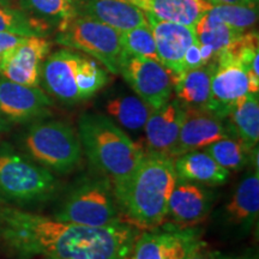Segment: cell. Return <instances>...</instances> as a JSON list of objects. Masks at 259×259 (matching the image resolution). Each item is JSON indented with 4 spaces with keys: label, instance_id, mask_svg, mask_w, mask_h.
Here are the masks:
<instances>
[{
    "label": "cell",
    "instance_id": "16",
    "mask_svg": "<svg viewBox=\"0 0 259 259\" xmlns=\"http://www.w3.org/2000/svg\"><path fill=\"white\" fill-rule=\"evenodd\" d=\"M145 14L153 29L158 61L174 78L185 71L184 57L187 48L196 40L194 27L158 21L149 12Z\"/></svg>",
    "mask_w": 259,
    "mask_h": 259
},
{
    "label": "cell",
    "instance_id": "37",
    "mask_svg": "<svg viewBox=\"0 0 259 259\" xmlns=\"http://www.w3.org/2000/svg\"><path fill=\"white\" fill-rule=\"evenodd\" d=\"M219 259H257V258L247 257V255H241V257H219Z\"/></svg>",
    "mask_w": 259,
    "mask_h": 259
},
{
    "label": "cell",
    "instance_id": "18",
    "mask_svg": "<svg viewBox=\"0 0 259 259\" xmlns=\"http://www.w3.org/2000/svg\"><path fill=\"white\" fill-rule=\"evenodd\" d=\"M76 15L87 16L118 31L148 24L147 14L128 0H72Z\"/></svg>",
    "mask_w": 259,
    "mask_h": 259
},
{
    "label": "cell",
    "instance_id": "14",
    "mask_svg": "<svg viewBox=\"0 0 259 259\" xmlns=\"http://www.w3.org/2000/svg\"><path fill=\"white\" fill-rule=\"evenodd\" d=\"M51 52V42L41 36H29L10 50L0 60V76L11 82L38 87L42 64Z\"/></svg>",
    "mask_w": 259,
    "mask_h": 259
},
{
    "label": "cell",
    "instance_id": "24",
    "mask_svg": "<svg viewBox=\"0 0 259 259\" xmlns=\"http://www.w3.org/2000/svg\"><path fill=\"white\" fill-rule=\"evenodd\" d=\"M106 111L122 127L138 131L144 128L145 122L154 109L138 96L122 95L109 100L106 105Z\"/></svg>",
    "mask_w": 259,
    "mask_h": 259
},
{
    "label": "cell",
    "instance_id": "22",
    "mask_svg": "<svg viewBox=\"0 0 259 259\" xmlns=\"http://www.w3.org/2000/svg\"><path fill=\"white\" fill-rule=\"evenodd\" d=\"M234 137L253 149L259 141V99L258 94L247 93L232 107L226 118Z\"/></svg>",
    "mask_w": 259,
    "mask_h": 259
},
{
    "label": "cell",
    "instance_id": "13",
    "mask_svg": "<svg viewBox=\"0 0 259 259\" xmlns=\"http://www.w3.org/2000/svg\"><path fill=\"white\" fill-rule=\"evenodd\" d=\"M53 101L38 87L0 78V113L10 124L36 121L50 114Z\"/></svg>",
    "mask_w": 259,
    "mask_h": 259
},
{
    "label": "cell",
    "instance_id": "5",
    "mask_svg": "<svg viewBox=\"0 0 259 259\" xmlns=\"http://www.w3.org/2000/svg\"><path fill=\"white\" fill-rule=\"evenodd\" d=\"M60 183L53 171L19 153L11 145L0 144V200L21 206L36 205L53 199Z\"/></svg>",
    "mask_w": 259,
    "mask_h": 259
},
{
    "label": "cell",
    "instance_id": "7",
    "mask_svg": "<svg viewBox=\"0 0 259 259\" xmlns=\"http://www.w3.org/2000/svg\"><path fill=\"white\" fill-rule=\"evenodd\" d=\"M59 221L88 227L126 223L112 183L107 178H87L76 184L54 213Z\"/></svg>",
    "mask_w": 259,
    "mask_h": 259
},
{
    "label": "cell",
    "instance_id": "6",
    "mask_svg": "<svg viewBox=\"0 0 259 259\" xmlns=\"http://www.w3.org/2000/svg\"><path fill=\"white\" fill-rule=\"evenodd\" d=\"M25 154L51 171H72L82 156L79 136L69 124L59 120H36L21 138Z\"/></svg>",
    "mask_w": 259,
    "mask_h": 259
},
{
    "label": "cell",
    "instance_id": "9",
    "mask_svg": "<svg viewBox=\"0 0 259 259\" xmlns=\"http://www.w3.org/2000/svg\"><path fill=\"white\" fill-rule=\"evenodd\" d=\"M141 100L153 109L160 108L173 94V76L160 61L128 56L122 52L119 74Z\"/></svg>",
    "mask_w": 259,
    "mask_h": 259
},
{
    "label": "cell",
    "instance_id": "30",
    "mask_svg": "<svg viewBox=\"0 0 259 259\" xmlns=\"http://www.w3.org/2000/svg\"><path fill=\"white\" fill-rule=\"evenodd\" d=\"M209 14L228 27L245 32L257 24L258 6L213 5Z\"/></svg>",
    "mask_w": 259,
    "mask_h": 259
},
{
    "label": "cell",
    "instance_id": "28",
    "mask_svg": "<svg viewBox=\"0 0 259 259\" xmlns=\"http://www.w3.org/2000/svg\"><path fill=\"white\" fill-rule=\"evenodd\" d=\"M122 52L128 56L148 58L158 61L155 38L150 23L120 32Z\"/></svg>",
    "mask_w": 259,
    "mask_h": 259
},
{
    "label": "cell",
    "instance_id": "31",
    "mask_svg": "<svg viewBox=\"0 0 259 259\" xmlns=\"http://www.w3.org/2000/svg\"><path fill=\"white\" fill-rule=\"evenodd\" d=\"M202 65L205 64L203 63L202 53H200V45L196 37L193 44L187 48L185 57H184V67H185L186 71L191 69H196V67L202 66Z\"/></svg>",
    "mask_w": 259,
    "mask_h": 259
},
{
    "label": "cell",
    "instance_id": "19",
    "mask_svg": "<svg viewBox=\"0 0 259 259\" xmlns=\"http://www.w3.org/2000/svg\"><path fill=\"white\" fill-rule=\"evenodd\" d=\"M259 211V171L244 178L225 206L226 223L247 232L257 221Z\"/></svg>",
    "mask_w": 259,
    "mask_h": 259
},
{
    "label": "cell",
    "instance_id": "1",
    "mask_svg": "<svg viewBox=\"0 0 259 259\" xmlns=\"http://www.w3.org/2000/svg\"><path fill=\"white\" fill-rule=\"evenodd\" d=\"M137 227H88L0 206V248L10 259H128Z\"/></svg>",
    "mask_w": 259,
    "mask_h": 259
},
{
    "label": "cell",
    "instance_id": "34",
    "mask_svg": "<svg viewBox=\"0 0 259 259\" xmlns=\"http://www.w3.org/2000/svg\"><path fill=\"white\" fill-rule=\"evenodd\" d=\"M212 5H246L258 6V0H208Z\"/></svg>",
    "mask_w": 259,
    "mask_h": 259
},
{
    "label": "cell",
    "instance_id": "8",
    "mask_svg": "<svg viewBox=\"0 0 259 259\" xmlns=\"http://www.w3.org/2000/svg\"><path fill=\"white\" fill-rule=\"evenodd\" d=\"M57 42L82 51L99 61L111 73L119 74L122 57L120 31L87 16L76 15L59 25Z\"/></svg>",
    "mask_w": 259,
    "mask_h": 259
},
{
    "label": "cell",
    "instance_id": "4",
    "mask_svg": "<svg viewBox=\"0 0 259 259\" xmlns=\"http://www.w3.org/2000/svg\"><path fill=\"white\" fill-rule=\"evenodd\" d=\"M40 82L58 101L74 105L99 93L108 83V72L94 58L66 48L48 54Z\"/></svg>",
    "mask_w": 259,
    "mask_h": 259
},
{
    "label": "cell",
    "instance_id": "12",
    "mask_svg": "<svg viewBox=\"0 0 259 259\" xmlns=\"http://www.w3.org/2000/svg\"><path fill=\"white\" fill-rule=\"evenodd\" d=\"M215 61L206 109L226 119L234 103L250 93V80L244 67L227 54L220 53Z\"/></svg>",
    "mask_w": 259,
    "mask_h": 259
},
{
    "label": "cell",
    "instance_id": "15",
    "mask_svg": "<svg viewBox=\"0 0 259 259\" xmlns=\"http://www.w3.org/2000/svg\"><path fill=\"white\" fill-rule=\"evenodd\" d=\"M213 204V192L197 183L178 179L168 203V215L173 225L191 228L203 222Z\"/></svg>",
    "mask_w": 259,
    "mask_h": 259
},
{
    "label": "cell",
    "instance_id": "25",
    "mask_svg": "<svg viewBox=\"0 0 259 259\" xmlns=\"http://www.w3.org/2000/svg\"><path fill=\"white\" fill-rule=\"evenodd\" d=\"M50 28L46 21L28 14L24 10L0 4V32L45 37Z\"/></svg>",
    "mask_w": 259,
    "mask_h": 259
},
{
    "label": "cell",
    "instance_id": "17",
    "mask_svg": "<svg viewBox=\"0 0 259 259\" xmlns=\"http://www.w3.org/2000/svg\"><path fill=\"white\" fill-rule=\"evenodd\" d=\"M184 107L178 100H169L154 109L144 125L148 153L171 157L183 121Z\"/></svg>",
    "mask_w": 259,
    "mask_h": 259
},
{
    "label": "cell",
    "instance_id": "27",
    "mask_svg": "<svg viewBox=\"0 0 259 259\" xmlns=\"http://www.w3.org/2000/svg\"><path fill=\"white\" fill-rule=\"evenodd\" d=\"M204 149V151L208 153L220 166L231 171L241 170L247 166L254 148H248L244 142L236 137H227L213 142Z\"/></svg>",
    "mask_w": 259,
    "mask_h": 259
},
{
    "label": "cell",
    "instance_id": "33",
    "mask_svg": "<svg viewBox=\"0 0 259 259\" xmlns=\"http://www.w3.org/2000/svg\"><path fill=\"white\" fill-rule=\"evenodd\" d=\"M25 37L29 36H21L17 34H11V32H0V60L10 50L24 41Z\"/></svg>",
    "mask_w": 259,
    "mask_h": 259
},
{
    "label": "cell",
    "instance_id": "26",
    "mask_svg": "<svg viewBox=\"0 0 259 259\" xmlns=\"http://www.w3.org/2000/svg\"><path fill=\"white\" fill-rule=\"evenodd\" d=\"M194 32L199 44L211 48L216 57L241 34H244L242 31L228 27L209 12H206L198 23L194 25Z\"/></svg>",
    "mask_w": 259,
    "mask_h": 259
},
{
    "label": "cell",
    "instance_id": "10",
    "mask_svg": "<svg viewBox=\"0 0 259 259\" xmlns=\"http://www.w3.org/2000/svg\"><path fill=\"white\" fill-rule=\"evenodd\" d=\"M202 233L194 227L181 228L174 225L150 229L139 234L128 259H185L202 240Z\"/></svg>",
    "mask_w": 259,
    "mask_h": 259
},
{
    "label": "cell",
    "instance_id": "11",
    "mask_svg": "<svg viewBox=\"0 0 259 259\" xmlns=\"http://www.w3.org/2000/svg\"><path fill=\"white\" fill-rule=\"evenodd\" d=\"M227 137L234 136L226 119L220 118L208 109L184 107L179 137L171 153V158L204 149L213 142Z\"/></svg>",
    "mask_w": 259,
    "mask_h": 259
},
{
    "label": "cell",
    "instance_id": "29",
    "mask_svg": "<svg viewBox=\"0 0 259 259\" xmlns=\"http://www.w3.org/2000/svg\"><path fill=\"white\" fill-rule=\"evenodd\" d=\"M19 9L41 19H57L59 25L76 16L72 0H17Z\"/></svg>",
    "mask_w": 259,
    "mask_h": 259
},
{
    "label": "cell",
    "instance_id": "35",
    "mask_svg": "<svg viewBox=\"0 0 259 259\" xmlns=\"http://www.w3.org/2000/svg\"><path fill=\"white\" fill-rule=\"evenodd\" d=\"M130 3H132V4L138 6L139 9H142L143 11H149V9H150V4L153 0H128Z\"/></svg>",
    "mask_w": 259,
    "mask_h": 259
},
{
    "label": "cell",
    "instance_id": "32",
    "mask_svg": "<svg viewBox=\"0 0 259 259\" xmlns=\"http://www.w3.org/2000/svg\"><path fill=\"white\" fill-rule=\"evenodd\" d=\"M219 257L220 254L218 251L211 250L206 242L200 240L186 255L185 259H219Z\"/></svg>",
    "mask_w": 259,
    "mask_h": 259
},
{
    "label": "cell",
    "instance_id": "2",
    "mask_svg": "<svg viewBox=\"0 0 259 259\" xmlns=\"http://www.w3.org/2000/svg\"><path fill=\"white\" fill-rule=\"evenodd\" d=\"M176 181L173 158L145 153L130 179L114 190L125 222L148 231L158 228L167 219Z\"/></svg>",
    "mask_w": 259,
    "mask_h": 259
},
{
    "label": "cell",
    "instance_id": "36",
    "mask_svg": "<svg viewBox=\"0 0 259 259\" xmlns=\"http://www.w3.org/2000/svg\"><path fill=\"white\" fill-rule=\"evenodd\" d=\"M9 124H10V122L6 120L4 116H3L2 113H0V134H3L5 130H8Z\"/></svg>",
    "mask_w": 259,
    "mask_h": 259
},
{
    "label": "cell",
    "instance_id": "20",
    "mask_svg": "<svg viewBox=\"0 0 259 259\" xmlns=\"http://www.w3.org/2000/svg\"><path fill=\"white\" fill-rule=\"evenodd\" d=\"M216 67V61L202 66L184 71L173 78V90L177 100L184 107L190 108H208L211 78Z\"/></svg>",
    "mask_w": 259,
    "mask_h": 259
},
{
    "label": "cell",
    "instance_id": "21",
    "mask_svg": "<svg viewBox=\"0 0 259 259\" xmlns=\"http://www.w3.org/2000/svg\"><path fill=\"white\" fill-rule=\"evenodd\" d=\"M177 178L203 185H222L228 181L229 171L205 151L194 150L174 157Z\"/></svg>",
    "mask_w": 259,
    "mask_h": 259
},
{
    "label": "cell",
    "instance_id": "23",
    "mask_svg": "<svg viewBox=\"0 0 259 259\" xmlns=\"http://www.w3.org/2000/svg\"><path fill=\"white\" fill-rule=\"evenodd\" d=\"M212 6L208 0H153L147 12L158 21L194 27Z\"/></svg>",
    "mask_w": 259,
    "mask_h": 259
},
{
    "label": "cell",
    "instance_id": "38",
    "mask_svg": "<svg viewBox=\"0 0 259 259\" xmlns=\"http://www.w3.org/2000/svg\"><path fill=\"white\" fill-rule=\"evenodd\" d=\"M14 3H17V0H0V4L2 5L14 6Z\"/></svg>",
    "mask_w": 259,
    "mask_h": 259
},
{
    "label": "cell",
    "instance_id": "3",
    "mask_svg": "<svg viewBox=\"0 0 259 259\" xmlns=\"http://www.w3.org/2000/svg\"><path fill=\"white\" fill-rule=\"evenodd\" d=\"M78 136L90 163L116 190L124 185L143 160V149L111 118L99 113H83Z\"/></svg>",
    "mask_w": 259,
    "mask_h": 259
}]
</instances>
